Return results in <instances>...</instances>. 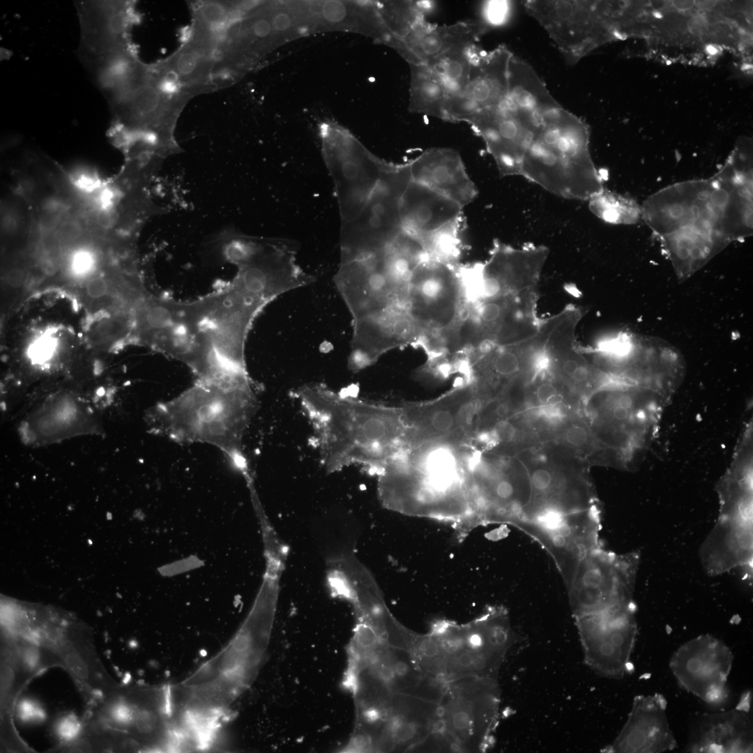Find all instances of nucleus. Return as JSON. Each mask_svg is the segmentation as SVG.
Wrapping results in <instances>:
<instances>
[{
    "label": "nucleus",
    "mask_w": 753,
    "mask_h": 753,
    "mask_svg": "<svg viewBox=\"0 0 753 753\" xmlns=\"http://www.w3.org/2000/svg\"><path fill=\"white\" fill-rule=\"evenodd\" d=\"M459 266L403 249L347 263L337 280L353 317L351 366L363 370L409 346L427 363L443 358L464 317Z\"/></svg>",
    "instance_id": "1"
},
{
    "label": "nucleus",
    "mask_w": 753,
    "mask_h": 753,
    "mask_svg": "<svg viewBox=\"0 0 753 753\" xmlns=\"http://www.w3.org/2000/svg\"><path fill=\"white\" fill-rule=\"evenodd\" d=\"M292 396L312 426L328 473L358 465L377 475L407 449L400 406L342 395L319 383L302 386Z\"/></svg>",
    "instance_id": "2"
},
{
    "label": "nucleus",
    "mask_w": 753,
    "mask_h": 753,
    "mask_svg": "<svg viewBox=\"0 0 753 753\" xmlns=\"http://www.w3.org/2000/svg\"><path fill=\"white\" fill-rule=\"evenodd\" d=\"M258 406L252 379L197 380L180 395L153 407L148 418L151 429L177 443L218 448L250 480L243 441Z\"/></svg>",
    "instance_id": "3"
},
{
    "label": "nucleus",
    "mask_w": 753,
    "mask_h": 753,
    "mask_svg": "<svg viewBox=\"0 0 753 753\" xmlns=\"http://www.w3.org/2000/svg\"><path fill=\"white\" fill-rule=\"evenodd\" d=\"M467 462L463 446L436 443L408 449L377 475L380 499L403 511L471 512Z\"/></svg>",
    "instance_id": "4"
},
{
    "label": "nucleus",
    "mask_w": 753,
    "mask_h": 753,
    "mask_svg": "<svg viewBox=\"0 0 753 753\" xmlns=\"http://www.w3.org/2000/svg\"><path fill=\"white\" fill-rule=\"evenodd\" d=\"M639 554H616L601 547L581 560L567 589L574 617L633 602Z\"/></svg>",
    "instance_id": "5"
},
{
    "label": "nucleus",
    "mask_w": 753,
    "mask_h": 753,
    "mask_svg": "<svg viewBox=\"0 0 753 753\" xmlns=\"http://www.w3.org/2000/svg\"><path fill=\"white\" fill-rule=\"evenodd\" d=\"M400 407L407 449L434 443L471 444L478 402L470 381L462 379L434 400Z\"/></svg>",
    "instance_id": "6"
},
{
    "label": "nucleus",
    "mask_w": 753,
    "mask_h": 753,
    "mask_svg": "<svg viewBox=\"0 0 753 753\" xmlns=\"http://www.w3.org/2000/svg\"><path fill=\"white\" fill-rule=\"evenodd\" d=\"M411 181L409 161L388 162L360 213L352 221L341 225L342 258L378 249L402 231L400 201Z\"/></svg>",
    "instance_id": "7"
},
{
    "label": "nucleus",
    "mask_w": 753,
    "mask_h": 753,
    "mask_svg": "<svg viewBox=\"0 0 753 753\" xmlns=\"http://www.w3.org/2000/svg\"><path fill=\"white\" fill-rule=\"evenodd\" d=\"M523 5L570 65L577 63L598 46L616 38L596 11L594 1L529 0Z\"/></svg>",
    "instance_id": "8"
},
{
    "label": "nucleus",
    "mask_w": 753,
    "mask_h": 753,
    "mask_svg": "<svg viewBox=\"0 0 753 753\" xmlns=\"http://www.w3.org/2000/svg\"><path fill=\"white\" fill-rule=\"evenodd\" d=\"M634 602L575 617L585 663L598 674L623 677L629 669L638 628Z\"/></svg>",
    "instance_id": "9"
},
{
    "label": "nucleus",
    "mask_w": 753,
    "mask_h": 753,
    "mask_svg": "<svg viewBox=\"0 0 753 753\" xmlns=\"http://www.w3.org/2000/svg\"><path fill=\"white\" fill-rule=\"evenodd\" d=\"M715 180L676 184L651 196L641 213L658 237L693 227L719 232L722 208L713 201Z\"/></svg>",
    "instance_id": "10"
},
{
    "label": "nucleus",
    "mask_w": 753,
    "mask_h": 753,
    "mask_svg": "<svg viewBox=\"0 0 753 753\" xmlns=\"http://www.w3.org/2000/svg\"><path fill=\"white\" fill-rule=\"evenodd\" d=\"M733 656L721 640L709 634L691 639L674 653L669 662L678 684L710 704L728 697L727 680Z\"/></svg>",
    "instance_id": "11"
},
{
    "label": "nucleus",
    "mask_w": 753,
    "mask_h": 753,
    "mask_svg": "<svg viewBox=\"0 0 753 753\" xmlns=\"http://www.w3.org/2000/svg\"><path fill=\"white\" fill-rule=\"evenodd\" d=\"M76 5L81 26L79 54L89 66L132 47L129 29L138 18L131 3L80 1Z\"/></svg>",
    "instance_id": "12"
},
{
    "label": "nucleus",
    "mask_w": 753,
    "mask_h": 753,
    "mask_svg": "<svg viewBox=\"0 0 753 753\" xmlns=\"http://www.w3.org/2000/svg\"><path fill=\"white\" fill-rule=\"evenodd\" d=\"M513 53L504 45L476 52L467 86L459 95L449 96L446 121L466 122L482 109L505 102L508 96V65Z\"/></svg>",
    "instance_id": "13"
},
{
    "label": "nucleus",
    "mask_w": 753,
    "mask_h": 753,
    "mask_svg": "<svg viewBox=\"0 0 753 753\" xmlns=\"http://www.w3.org/2000/svg\"><path fill=\"white\" fill-rule=\"evenodd\" d=\"M468 123L484 139L503 170L515 167L542 125L531 115L513 107L507 100L479 111Z\"/></svg>",
    "instance_id": "14"
},
{
    "label": "nucleus",
    "mask_w": 753,
    "mask_h": 753,
    "mask_svg": "<svg viewBox=\"0 0 753 753\" xmlns=\"http://www.w3.org/2000/svg\"><path fill=\"white\" fill-rule=\"evenodd\" d=\"M328 160L342 224L354 220L379 183L388 162L350 140L346 153Z\"/></svg>",
    "instance_id": "15"
},
{
    "label": "nucleus",
    "mask_w": 753,
    "mask_h": 753,
    "mask_svg": "<svg viewBox=\"0 0 753 753\" xmlns=\"http://www.w3.org/2000/svg\"><path fill=\"white\" fill-rule=\"evenodd\" d=\"M676 746L667 716L665 699L659 694L638 695L609 752L660 753Z\"/></svg>",
    "instance_id": "16"
},
{
    "label": "nucleus",
    "mask_w": 753,
    "mask_h": 753,
    "mask_svg": "<svg viewBox=\"0 0 753 753\" xmlns=\"http://www.w3.org/2000/svg\"><path fill=\"white\" fill-rule=\"evenodd\" d=\"M411 180L452 199L462 207L476 195L459 153L449 148H431L409 160Z\"/></svg>",
    "instance_id": "17"
},
{
    "label": "nucleus",
    "mask_w": 753,
    "mask_h": 753,
    "mask_svg": "<svg viewBox=\"0 0 753 753\" xmlns=\"http://www.w3.org/2000/svg\"><path fill=\"white\" fill-rule=\"evenodd\" d=\"M689 752H750L752 727L744 710L736 709L697 717L686 747Z\"/></svg>",
    "instance_id": "18"
},
{
    "label": "nucleus",
    "mask_w": 753,
    "mask_h": 753,
    "mask_svg": "<svg viewBox=\"0 0 753 753\" xmlns=\"http://www.w3.org/2000/svg\"><path fill=\"white\" fill-rule=\"evenodd\" d=\"M752 521L719 516L700 548V558L710 575L724 573L737 566L752 565Z\"/></svg>",
    "instance_id": "19"
},
{
    "label": "nucleus",
    "mask_w": 753,
    "mask_h": 753,
    "mask_svg": "<svg viewBox=\"0 0 753 753\" xmlns=\"http://www.w3.org/2000/svg\"><path fill=\"white\" fill-rule=\"evenodd\" d=\"M490 28L482 19L443 25L424 21L402 40L418 62L432 66L456 47L466 43H478Z\"/></svg>",
    "instance_id": "20"
},
{
    "label": "nucleus",
    "mask_w": 753,
    "mask_h": 753,
    "mask_svg": "<svg viewBox=\"0 0 753 753\" xmlns=\"http://www.w3.org/2000/svg\"><path fill=\"white\" fill-rule=\"evenodd\" d=\"M402 230L412 235L433 231L463 213V207L438 192L411 181L400 201Z\"/></svg>",
    "instance_id": "21"
},
{
    "label": "nucleus",
    "mask_w": 753,
    "mask_h": 753,
    "mask_svg": "<svg viewBox=\"0 0 753 753\" xmlns=\"http://www.w3.org/2000/svg\"><path fill=\"white\" fill-rule=\"evenodd\" d=\"M659 238L681 279L696 272L728 243L716 231L693 227L680 229Z\"/></svg>",
    "instance_id": "22"
},
{
    "label": "nucleus",
    "mask_w": 753,
    "mask_h": 753,
    "mask_svg": "<svg viewBox=\"0 0 753 753\" xmlns=\"http://www.w3.org/2000/svg\"><path fill=\"white\" fill-rule=\"evenodd\" d=\"M506 100L515 109L542 122L548 114L562 107L532 66L514 54L508 65Z\"/></svg>",
    "instance_id": "23"
},
{
    "label": "nucleus",
    "mask_w": 753,
    "mask_h": 753,
    "mask_svg": "<svg viewBox=\"0 0 753 753\" xmlns=\"http://www.w3.org/2000/svg\"><path fill=\"white\" fill-rule=\"evenodd\" d=\"M409 111L446 121L449 95L439 75L423 63H409Z\"/></svg>",
    "instance_id": "24"
},
{
    "label": "nucleus",
    "mask_w": 753,
    "mask_h": 753,
    "mask_svg": "<svg viewBox=\"0 0 753 753\" xmlns=\"http://www.w3.org/2000/svg\"><path fill=\"white\" fill-rule=\"evenodd\" d=\"M466 219L461 214L455 219L429 232L413 235L433 259L452 265L461 264L464 250Z\"/></svg>",
    "instance_id": "25"
},
{
    "label": "nucleus",
    "mask_w": 753,
    "mask_h": 753,
    "mask_svg": "<svg viewBox=\"0 0 753 753\" xmlns=\"http://www.w3.org/2000/svg\"><path fill=\"white\" fill-rule=\"evenodd\" d=\"M479 48L475 42L462 44L441 56L431 66L439 75L449 96L459 95L465 90L473 59Z\"/></svg>",
    "instance_id": "26"
},
{
    "label": "nucleus",
    "mask_w": 753,
    "mask_h": 753,
    "mask_svg": "<svg viewBox=\"0 0 753 753\" xmlns=\"http://www.w3.org/2000/svg\"><path fill=\"white\" fill-rule=\"evenodd\" d=\"M431 1H397L381 4L383 20L390 31L403 40L419 24L426 21L425 16L434 8Z\"/></svg>",
    "instance_id": "27"
},
{
    "label": "nucleus",
    "mask_w": 753,
    "mask_h": 753,
    "mask_svg": "<svg viewBox=\"0 0 753 753\" xmlns=\"http://www.w3.org/2000/svg\"><path fill=\"white\" fill-rule=\"evenodd\" d=\"M392 655L389 664L395 674L397 687L406 690V692L414 690L421 680L422 676L414 665L410 655L402 651Z\"/></svg>",
    "instance_id": "28"
},
{
    "label": "nucleus",
    "mask_w": 753,
    "mask_h": 753,
    "mask_svg": "<svg viewBox=\"0 0 753 753\" xmlns=\"http://www.w3.org/2000/svg\"><path fill=\"white\" fill-rule=\"evenodd\" d=\"M641 210L636 203L621 198L607 197L602 203L601 215L609 222H636Z\"/></svg>",
    "instance_id": "29"
},
{
    "label": "nucleus",
    "mask_w": 753,
    "mask_h": 753,
    "mask_svg": "<svg viewBox=\"0 0 753 753\" xmlns=\"http://www.w3.org/2000/svg\"><path fill=\"white\" fill-rule=\"evenodd\" d=\"M229 10L227 3L215 1L204 2L195 9L198 20L197 25L204 26L211 31L226 29L228 27L227 18Z\"/></svg>",
    "instance_id": "30"
},
{
    "label": "nucleus",
    "mask_w": 753,
    "mask_h": 753,
    "mask_svg": "<svg viewBox=\"0 0 753 753\" xmlns=\"http://www.w3.org/2000/svg\"><path fill=\"white\" fill-rule=\"evenodd\" d=\"M547 376L532 383L535 384L533 397L537 406L561 403L562 392L559 385L554 381L546 379Z\"/></svg>",
    "instance_id": "31"
},
{
    "label": "nucleus",
    "mask_w": 753,
    "mask_h": 753,
    "mask_svg": "<svg viewBox=\"0 0 753 753\" xmlns=\"http://www.w3.org/2000/svg\"><path fill=\"white\" fill-rule=\"evenodd\" d=\"M414 655L418 661H427L438 658L443 655L439 641L434 636L417 639L411 644Z\"/></svg>",
    "instance_id": "32"
},
{
    "label": "nucleus",
    "mask_w": 753,
    "mask_h": 753,
    "mask_svg": "<svg viewBox=\"0 0 753 753\" xmlns=\"http://www.w3.org/2000/svg\"><path fill=\"white\" fill-rule=\"evenodd\" d=\"M508 1H487L482 10V20L491 27L504 22L510 13Z\"/></svg>",
    "instance_id": "33"
},
{
    "label": "nucleus",
    "mask_w": 753,
    "mask_h": 753,
    "mask_svg": "<svg viewBox=\"0 0 753 753\" xmlns=\"http://www.w3.org/2000/svg\"><path fill=\"white\" fill-rule=\"evenodd\" d=\"M439 644L441 652L445 657L457 655L465 649L464 632H450L435 637Z\"/></svg>",
    "instance_id": "34"
},
{
    "label": "nucleus",
    "mask_w": 753,
    "mask_h": 753,
    "mask_svg": "<svg viewBox=\"0 0 753 753\" xmlns=\"http://www.w3.org/2000/svg\"><path fill=\"white\" fill-rule=\"evenodd\" d=\"M589 438L587 429L578 424L571 425L565 430L563 434L565 442L570 446L576 448H581L586 446Z\"/></svg>",
    "instance_id": "35"
},
{
    "label": "nucleus",
    "mask_w": 753,
    "mask_h": 753,
    "mask_svg": "<svg viewBox=\"0 0 753 753\" xmlns=\"http://www.w3.org/2000/svg\"><path fill=\"white\" fill-rule=\"evenodd\" d=\"M534 413L548 422H558L565 417V412L560 403L536 406Z\"/></svg>",
    "instance_id": "36"
},
{
    "label": "nucleus",
    "mask_w": 753,
    "mask_h": 753,
    "mask_svg": "<svg viewBox=\"0 0 753 753\" xmlns=\"http://www.w3.org/2000/svg\"><path fill=\"white\" fill-rule=\"evenodd\" d=\"M322 12L324 17L333 22L342 20L347 15L344 5L340 1H330L323 6Z\"/></svg>",
    "instance_id": "37"
},
{
    "label": "nucleus",
    "mask_w": 753,
    "mask_h": 753,
    "mask_svg": "<svg viewBox=\"0 0 753 753\" xmlns=\"http://www.w3.org/2000/svg\"><path fill=\"white\" fill-rule=\"evenodd\" d=\"M356 642L363 650H371L377 645L378 638L371 628L362 625L358 630Z\"/></svg>",
    "instance_id": "38"
},
{
    "label": "nucleus",
    "mask_w": 753,
    "mask_h": 753,
    "mask_svg": "<svg viewBox=\"0 0 753 753\" xmlns=\"http://www.w3.org/2000/svg\"><path fill=\"white\" fill-rule=\"evenodd\" d=\"M79 730V724L74 717H67L63 719L59 724L58 732L64 739H70L75 737Z\"/></svg>",
    "instance_id": "39"
},
{
    "label": "nucleus",
    "mask_w": 753,
    "mask_h": 753,
    "mask_svg": "<svg viewBox=\"0 0 753 753\" xmlns=\"http://www.w3.org/2000/svg\"><path fill=\"white\" fill-rule=\"evenodd\" d=\"M19 713L20 717L24 720H41L43 717L42 710L29 700L20 703Z\"/></svg>",
    "instance_id": "40"
},
{
    "label": "nucleus",
    "mask_w": 753,
    "mask_h": 753,
    "mask_svg": "<svg viewBox=\"0 0 753 753\" xmlns=\"http://www.w3.org/2000/svg\"><path fill=\"white\" fill-rule=\"evenodd\" d=\"M66 662L70 669L77 676L82 678L86 676L87 670L86 666L77 655L69 654L66 657Z\"/></svg>",
    "instance_id": "41"
},
{
    "label": "nucleus",
    "mask_w": 753,
    "mask_h": 753,
    "mask_svg": "<svg viewBox=\"0 0 753 753\" xmlns=\"http://www.w3.org/2000/svg\"><path fill=\"white\" fill-rule=\"evenodd\" d=\"M271 31V26L265 19L258 20L253 24V32L257 37L265 38L270 34Z\"/></svg>",
    "instance_id": "42"
},
{
    "label": "nucleus",
    "mask_w": 753,
    "mask_h": 753,
    "mask_svg": "<svg viewBox=\"0 0 753 753\" xmlns=\"http://www.w3.org/2000/svg\"><path fill=\"white\" fill-rule=\"evenodd\" d=\"M61 234L66 238H75L79 236L80 229L75 223L68 222L61 226Z\"/></svg>",
    "instance_id": "43"
},
{
    "label": "nucleus",
    "mask_w": 753,
    "mask_h": 753,
    "mask_svg": "<svg viewBox=\"0 0 753 753\" xmlns=\"http://www.w3.org/2000/svg\"><path fill=\"white\" fill-rule=\"evenodd\" d=\"M291 25V19L288 14L280 13L273 19V26L278 31L287 30Z\"/></svg>",
    "instance_id": "44"
},
{
    "label": "nucleus",
    "mask_w": 753,
    "mask_h": 753,
    "mask_svg": "<svg viewBox=\"0 0 753 753\" xmlns=\"http://www.w3.org/2000/svg\"><path fill=\"white\" fill-rule=\"evenodd\" d=\"M353 745L356 750H363L368 745V739L363 735H358L353 740Z\"/></svg>",
    "instance_id": "45"
},
{
    "label": "nucleus",
    "mask_w": 753,
    "mask_h": 753,
    "mask_svg": "<svg viewBox=\"0 0 753 753\" xmlns=\"http://www.w3.org/2000/svg\"><path fill=\"white\" fill-rule=\"evenodd\" d=\"M98 222L102 227H107L113 224V217L106 213H102L98 217Z\"/></svg>",
    "instance_id": "46"
},
{
    "label": "nucleus",
    "mask_w": 753,
    "mask_h": 753,
    "mask_svg": "<svg viewBox=\"0 0 753 753\" xmlns=\"http://www.w3.org/2000/svg\"><path fill=\"white\" fill-rule=\"evenodd\" d=\"M1 672V683L3 687H5L10 683V680H12V671L9 667H3Z\"/></svg>",
    "instance_id": "47"
}]
</instances>
